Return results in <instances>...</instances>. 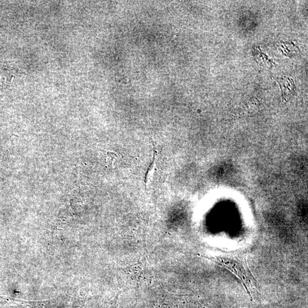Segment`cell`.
<instances>
[{
  "label": "cell",
  "mask_w": 308,
  "mask_h": 308,
  "mask_svg": "<svg viewBox=\"0 0 308 308\" xmlns=\"http://www.w3.org/2000/svg\"><path fill=\"white\" fill-rule=\"evenodd\" d=\"M218 265L230 270L241 280L251 300L253 297L261 295L257 288L256 281L250 272L246 263L245 255L243 256L236 255H221L215 257L205 256Z\"/></svg>",
  "instance_id": "obj_1"
},
{
  "label": "cell",
  "mask_w": 308,
  "mask_h": 308,
  "mask_svg": "<svg viewBox=\"0 0 308 308\" xmlns=\"http://www.w3.org/2000/svg\"><path fill=\"white\" fill-rule=\"evenodd\" d=\"M151 303L150 308H202L201 302L196 297L169 294Z\"/></svg>",
  "instance_id": "obj_2"
},
{
  "label": "cell",
  "mask_w": 308,
  "mask_h": 308,
  "mask_svg": "<svg viewBox=\"0 0 308 308\" xmlns=\"http://www.w3.org/2000/svg\"><path fill=\"white\" fill-rule=\"evenodd\" d=\"M277 81L279 83L284 96L292 95L294 89H295V86H294L293 80H289L288 78H282L280 79Z\"/></svg>",
  "instance_id": "obj_3"
}]
</instances>
